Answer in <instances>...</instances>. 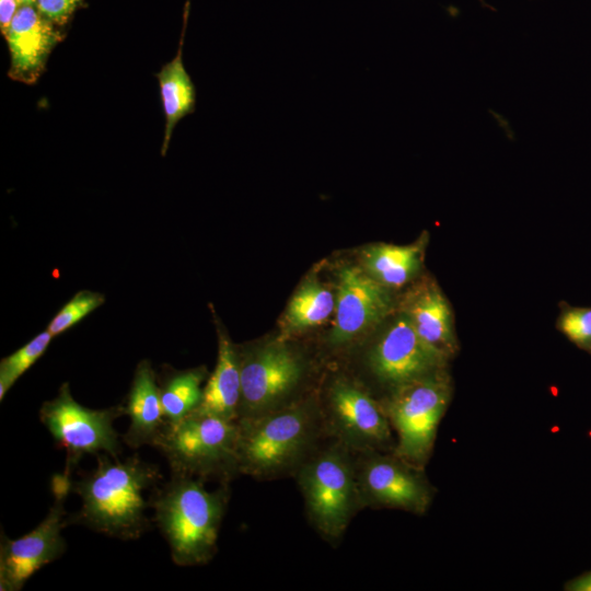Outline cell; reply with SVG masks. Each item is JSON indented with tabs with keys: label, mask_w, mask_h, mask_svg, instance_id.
I'll return each mask as SVG.
<instances>
[{
	"label": "cell",
	"mask_w": 591,
	"mask_h": 591,
	"mask_svg": "<svg viewBox=\"0 0 591 591\" xmlns=\"http://www.w3.org/2000/svg\"><path fill=\"white\" fill-rule=\"evenodd\" d=\"M96 460L94 470L72 482L81 507L68 515V523L123 541L139 538L151 528L150 496L144 498V491L159 486L163 478L159 467L137 455L120 461L101 453Z\"/></svg>",
	"instance_id": "6da1fadb"
},
{
	"label": "cell",
	"mask_w": 591,
	"mask_h": 591,
	"mask_svg": "<svg viewBox=\"0 0 591 591\" xmlns=\"http://www.w3.org/2000/svg\"><path fill=\"white\" fill-rule=\"evenodd\" d=\"M230 496L229 483L209 490L205 480L177 473L151 491L153 521L174 564L201 566L215 557Z\"/></svg>",
	"instance_id": "7a4b0ae2"
},
{
	"label": "cell",
	"mask_w": 591,
	"mask_h": 591,
	"mask_svg": "<svg viewBox=\"0 0 591 591\" xmlns=\"http://www.w3.org/2000/svg\"><path fill=\"white\" fill-rule=\"evenodd\" d=\"M240 475L257 480L293 477L300 465L327 438L316 391L286 408L237 420Z\"/></svg>",
	"instance_id": "3957f363"
},
{
	"label": "cell",
	"mask_w": 591,
	"mask_h": 591,
	"mask_svg": "<svg viewBox=\"0 0 591 591\" xmlns=\"http://www.w3.org/2000/svg\"><path fill=\"white\" fill-rule=\"evenodd\" d=\"M292 478L311 526L329 545L338 546L352 519L363 510L354 452L327 437Z\"/></svg>",
	"instance_id": "277c9868"
},
{
	"label": "cell",
	"mask_w": 591,
	"mask_h": 591,
	"mask_svg": "<svg viewBox=\"0 0 591 591\" xmlns=\"http://www.w3.org/2000/svg\"><path fill=\"white\" fill-rule=\"evenodd\" d=\"M237 352L241 373L237 420L286 408L316 391L308 386L311 374L308 358L286 339L237 348Z\"/></svg>",
	"instance_id": "5b68a950"
},
{
	"label": "cell",
	"mask_w": 591,
	"mask_h": 591,
	"mask_svg": "<svg viewBox=\"0 0 591 591\" xmlns=\"http://www.w3.org/2000/svg\"><path fill=\"white\" fill-rule=\"evenodd\" d=\"M237 440V421L194 412L176 422L165 421L154 448L171 473L222 484L240 475Z\"/></svg>",
	"instance_id": "8992f818"
},
{
	"label": "cell",
	"mask_w": 591,
	"mask_h": 591,
	"mask_svg": "<svg viewBox=\"0 0 591 591\" xmlns=\"http://www.w3.org/2000/svg\"><path fill=\"white\" fill-rule=\"evenodd\" d=\"M331 376L316 390L326 436L352 452L394 451L396 438L382 402L350 373Z\"/></svg>",
	"instance_id": "52a82bcc"
},
{
	"label": "cell",
	"mask_w": 591,
	"mask_h": 591,
	"mask_svg": "<svg viewBox=\"0 0 591 591\" xmlns=\"http://www.w3.org/2000/svg\"><path fill=\"white\" fill-rule=\"evenodd\" d=\"M453 392L445 369L406 383L381 402L396 434L394 453L425 468Z\"/></svg>",
	"instance_id": "ba28073f"
},
{
	"label": "cell",
	"mask_w": 591,
	"mask_h": 591,
	"mask_svg": "<svg viewBox=\"0 0 591 591\" xmlns=\"http://www.w3.org/2000/svg\"><path fill=\"white\" fill-rule=\"evenodd\" d=\"M39 420L57 447L66 451L65 474L71 476L85 454L106 453L118 457L121 444L113 422L125 415L119 404L103 409L82 406L71 395L68 382L61 384L57 395L42 404Z\"/></svg>",
	"instance_id": "9c48e42d"
},
{
	"label": "cell",
	"mask_w": 591,
	"mask_h": 591,
	"mask_svg": "<svg viewBox=\"0 0 591 591\" xmlns=\"http://www.w3.org/2000/svg\"><path fill=\"white\" fill-rule=\"evenodd\" d=\"M447 364L402 312L360 356L363 374L381 391L380 401L406 383L445 369Z\"/></svg>",
	"instance_id": "30bf717a"
},
{
	"label": "cell",
	"mask_w": 591,
	"mask_h": 591,
	"mask_svg": "<svg viewBox=\"0 0 591 591\" xmlns=\"http://www.w3.org/2000/svg\"><path fill=\"white\" fill-rule=\"evenodd\" d=\"M354 460L363 509L390 508L424 514L430 507L434 488L425 468L393 451L354 452Z\"/></svg>",
	"instance_id": "8fae6325"
},
{
	"label": "cell",
	"mask_w": 591,
	"mask_h": 591,
	"mask_svg": "<svg viewBox=\"0 0 591 591\" xmlns=\"http://www.w3.org/2000/svg\"><path fill=\"white\" fill-rule=\"evenodd\" d=\"M71 485L69 475H55L51 480L54 501L43 521L19 538L1 534V591L21 590L36 571L65 554L67 543L62 530L69 525L65 502Z\"/></svg>",
	"instance_id": "7c38bea8"
},
{
	"label": "cell",
	"mask_w": 591,
	"mask_h": 591,
	"mask_svg": "<svg viewBox=\"0 0 591 591\" xmlns=\"http://www.w3.org/2000/svg\"><path fill=\"white\" fill-rule=\"evenodd\" d=\"M337 287L335 318L327 336V344L334 351L361 339L393 310L390 289L363 267H343Z\"/></svg>",
	"instance_id": "4fadbf2b"
},
{
	"label": "cell",
	"mask_w": 591,
	"mask_h": 591,
	"mask_svg": "<svg viewBox=\"0 0 591 591\" xmlns=\"http://www.w3.org/2000/svg\"><path fill=\"white\" fill-rule=\"evenodd\" d=\"M55 25L35 4H20L4 35L11 57L9 74L12 79L24 83L36 81L50 51L61 39Z\"/></svg>",
	"instance_id": "5bb4252c"
},
{
	"label": "cell",
	"mask_w": 591,
	"mask_h": 591,
	"mask_svg": "<svg viewBox=\"0 0 591 591\" xmlns=\"http://www.w3.org/2000/svg\"><path fill=\"white\" fill-rule=\"evenodd\" d=\"M404 313L419 337L449 361L459 350L454 315L438 283L426 280L412 290L402 303Z\"/></svg>",
	"instance_id": "9a60e30c"
},
{
	"label": "cell",
	"mask_w": 591,
	"mask_h": 591,
	"mask_svg": "<svg viewBox=\"0 0 591 591\" xmlns=\"http://www.w3.org/2000/svg\"><path fill=\"white\" fill-rule=\"evenodd\" d=\"M125 415L130 424L123 441L132 449L154 447L165 425L160 391L151 362L139 361L127 394Z\"/></svg>",
	"instance_id": "2e32d148"
},
{
	"label": "cell",
	"mask_w": 591,
	"mask_h": 591,
	"mask_svg": "<svg viewBox=\"0 0 591 591\" xmlns=\"http://www.w3.org/2000/svg\"><path fill=\"white\" fill-rule=\"evenodd\" d=\"M241 401V373L237 347L224 329H218V359L195 410L236 421Z\"/></svg>",
	"instance_id": "e0dca14e"
},
{
	"label": "cell",
	"mask_w": 591,
	"mask_h": 591,
	"mask_svg": "<svg viewBox=\"0 0 591 591\" xmlns=\"http://www.w3.org/2000/svg\"><path fill=\"white\" fill-rule=\"evenodd\" d=\"M426 243L419 239L407 245H370L362 253L363 268L390 290L402 288L420 273Z\"/></svg>",
	"instance_id": "ac0fdd59"
},
{
	"label": "cell",
	"mask_w": 591,
	"mask_h": 591,
	"mask_svg": "<svg viewBox=\"0 0 591 591\" xmlns=\"http://www.w3.org/2000/svg\"><path fill=\"white\" fill-rule=\"evenodd\" d=\"M187 16V12H186ZM183 27L177 54L155 74L159 81L165 131L161 153L165 155L175 125L195 109L196 89L183 63Z\"/></svg>",
	"instance_id": "d6986e66"
},
{
	"label": "cell",
	"mask_w": 591,
	"mask_h": 591,
	"mask_svg": "<svg viewBox=\"0 0 591 591\" xmlns=\"http://www.w3.org/2000/svg\"><path fill=\"white\" fill-rule=\"evenodd\" d=\"M208 376L204 366L186 370L161 367L157 381L165 421L176 422L199 407L204 391L201 384Z\"/></svg>",
	"instance_id": "ffe728a7"
},
{
	"label": "cell",
	"mask_w": 591,
	"mask_h": 591,
	"mask_svg": "<svg viewBox=\"0 0 591 591\" xmlns=\"http://www.w3.org/2000/svg\"><path fill=\"white\" fill-rule=\"evenodd\" d=\"M334 294L316 280L305 281L293 294L286 312V329L294 333L324 323L335 311Z\"/></svg>",
	"instance_id": "44dd1931"
},
{
	"label": "cell",
	"mask_w": 591,
	"mask_h": 591,
	"mask_svg": "<svg viewBox=\"0 0 591 591\" xmlns=\"http://www.w3.org/2000/svg\"><path fill=\"white\" fill-rule=\"evenodd\" d=\"M54 336L46 329L0 362V401L46 351Z\"/></svg>",
	"instance_id": "7402d4cb"
},
{
	"label": "cell",
	"mask_w": 591,
	"mask_h": 591,
	"mask_svg": "<svg viewBox=\"0 0 591 591\" xmlns=\"http://www.w3.org/2000/svg\"><path fill=\"white\" fill-rule=\"evenodd\" d=\"M557 329L578 348L591 355V308L559 303Z\"/></svg>",
	"instance_id": "603a6c76"
},
{
	"label": "cell",
	"mask_w": 591,
	"mask_h": 591,
	"mask_svg": "<svg viewBox=\"0 0 591 591\" xmlns=\"http://www.w3.org/2000/svg\"><path fill=\"white\" fill-rule=\"evenodd\" d=\"M105 296L101 292L81 290L68 301L53 317L47 331L53 336H58L71 328L89 313L101 306Z\"/></svg>",
	"instance_id": "cb8c5ba5"
},
{
	"label": "cell",
	"mask_w": 591,
	"mask_h": 591,
	"mask_svg": "<svg viewBox=\"0 0 591 591\" xmlns=\"http://www.w3.org/2000/svg\"><path fill=\"white\" fill-rule=\"evenodd\" d=\"M83 0H36V7L56 25L68 22Z\"/></svg>",
	"instance_id": "d4e9b609"
},
{
	"label": "cell",
	"mask_w": 591,
	"mask_h": 591,
	"mask_svg": "<svg viewBox=\"0 0 591 591\" xmlns=\"http://www.w3.org/2000/svg\"><path fill=\"white\" fill-rule=\"evenodd\" d=\"M18 0H0V28L3 36L7 34L12 20L19 9Z\"/></svg>",
	"instance_id": "484cf974"
},
{
	"label": "cell",
	"mask_w": 591,
	"mask_h": 591,
	"mask_svg": "<svg viewBox=\"0 0 591 591\" xmlns=\"http://www.w3.org/2000/svg\"><path fill=\"white\" fill-rule=\"evenodd\" d=\"M569 591H591V571L587 572L566 584Z\"/></svg>",
	"instance_id": "4316f807"
},
{
	"label": "cell",
	"mask_w": 591,
	"mask_h": 591,
	"mask_svg": "<svg viewBox=\"0 0 591 591\" xmlns=\"http://www.w3.org/2000/svg\"><path fill=\"white\" fill-rule=\"evenodd\" d=\"M20 4H36V0H18Z\"/></svg>",
	"instance_id": "83f0119b"
}]
</instances>
